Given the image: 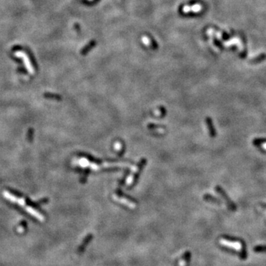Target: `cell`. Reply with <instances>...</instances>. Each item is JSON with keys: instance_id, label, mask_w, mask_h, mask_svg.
Instances as JSON below:
<instances>
[{"instance_id": "obj_1", "label": "cell", "mask_w": 266, "mask_h": 266, "mask_svg": "<svg viewBox=\"0 0 266 266\" xmlns=\"http://www.w3.org/2000/svg\"><path fill=\"white\" fill-rule=\"evenodd\" d=\"M147 161L146 158H141V159L140 160L139 163H138V166H137V171H136V172L135 173L133 179H132V183H131V184L127 187V189H128V190L132 188L137 185V183H138V180H139L140 175H141L142 171H143V169L144 168L146 164H147Z\"/></svg>"}, {"instance_id": "obj_2", "label": "cell", "mask_w": 266, "mask_h": 266, "mask_svg": "<svg viewBox=\"0 0 266 266\" xmlns=\"http://www.w3.org/2000/svg\"><path fill=\"white\" fill-rule=\"evenodd\" d=\"M215 190H216V192H217L219 194H220V195L223 197V199L225 200L228 209L232 211V212H235V211L237 209V206H236L235 203H233V201H232V200L231 199L230 197H228V195L227 194L226 191H225L224 189H223V188L220 186H216Z\"/></svg>"}, {"instance_id": "obj_3", "label": "cell", "mask_w": 266, "mask_h": 266, "mask_svg": "<svg viewBox=\"0 0 266 266\" xmlns=\"http://www.w3.org/2000/svg\"><path fill=\"white\" fill-rule=\"evenodd\" d=\"M24 208H25V211L27 213L30 214L33 216V217H36V219L38 220H39L40 222H44V221L45 220L43 214H42L39 212H38V211L34 209V208H32V207L26 206H25Z\"/></svg>"}, {"instance_id": "obj_4", "label": "cell", "mask_w": 266, "mask_h": 266, "mask_svg": "<svg viewBox=\"0 0 266 266\" xmlns=\"http://www.w3.org/2000/svg\"><path fill=\"white\" fill-rule=\"evenodd\" d=\"M205 121H206V126L208 127V133H209L210 137L211 138H215L216 135H217V132H216L215 127L214 125L213 120L210 117H206L205 119Z\"/></svg>"}, {"instance_id": "obj_5", "label": "cell", "mask_w": 266, "mask_h": 266, "mask_svg": "<svg viewBox=\"0 0 266 266\" xmlns=\"http://www.w3.org/2000/svg\"><path fill=\"white\" fill-rule=\"evenodd\" d=\"M79 155L83 157V158H86V159H87L89 162H90L91 163H93V164L100 165L103 163V161H102L101 159H98V158H94L93 156L90 155H89V154H86V153H81V154H79Z\"/></svg>"}, {"instance_id": "obj_6", "label": "cell", "mask_w": 266, "mask_h": 266, "mask_svg": "<svg viewBox=\"0 0 266 266\" xmlns=\"http://www.w3.org/2000/svg\"><path fill=\"white\" fill-rule=\"evenodd\" d=\"M115 193H116V194H117V196H118V197H121V198H123V199L127 200L129 202H131V203H134V204H136V203H137V201H135V200L134 198H132V197H129V196H128L127 194H124V193H123V192L121 191V187H120V186H118V188H116Z\"/></svg>"}, {"instance_id": "obj_7", "label": "cell", "mask_w": 266, "mask_h": 266, "mask_svg": "<svg viewBox=\"0 0 266 266\" xmlns=\"http://www.w3.org/2000/svg\"><path fill=\"white\" fill-rule=\"evenodd\" d=\"M203 199H204L205 200H206L207 202H210V203H214V204H222V202H221L220 200H219L218 198L214 197V196L211 195L210 194H205L204 195H203Z\"/></svg>"}, {"instance_id": "obj_8", "label": "cell", "mask_w": 266, "mask_h": 266, "mask_svg": "<svg viewBox=\"0 0 266 266\" xmlns=\"http://www.w3.org/2000/svg\"><path fill=\"white\" fill-rule=\"evenodd\" d=\"M252 143H253V146H256V147H259V146H261V145L265 144L266 138H254V139L252 141Z\"/></svg>"}, {"instance_id": "obj_9", "label": "cell", "mask_w": 266, "mask_h": 266, "mask_svg": "<svg viewBox=\"0 0 266 266\" xmlns=\"http://www.w3.org/2000/svg\"><path fill=\"white\" fill-rule=\"evenodd\" d=\"M253 250L257 253H266V245H257Z\"/></svg>"}, {"instance_id": "obj_10", "label": "cell", "mask_w": 266, "mask_h": 266, "mask_svg": "<svg viewBox=\"0 0 266 266\" xmlns=\"http://www.w3.org/2000/svg\"><path fill=\"white\" fill-rule=\"evenodd\" d=\"M147 128L152 130V129H164L165 127L161 125H156L155 123H149L147 125Z\"/></svg>"}, {"instance_id": "obj_11", "label": "cell", "mask_w": 266, "mask_h": 266, "mask_svg": "<svg viewBox=\"0 0 266 266\" xmlns=\"http://www.w3.org/2000/svg\"><path fill=\"white\" fill-rule=\"evenodd\" d=\"M46 98H54V99L56 100H60L61 99V96H58V95H55V94H50V93H47V94L44 95Z\"/></svg>"}, {"instance_id": "obj_12", "label": "cell", "mask_w": 266, "mask_h": 266, "mask_svg": "<svg viewBox=\"0 0 266 266\" xmlns=\"http://www.w3.org/2000/svg\"><path fill=\"white\" fill-rule=\"evenodd\" d=\"M125 151H126V146H125V144H123L121 149V151H120L119 152H118L117 156H118V158H121L122 156L123 155V154H124Z\"/></svg>"}, {"instance_id": "obj_13", "label": "cell", "mask_w": 266, "mask_h": 266, "mask_svg": "<svg viewBox=\"0 0 266 266\" xmlns=\"http://www.w3.org/2000/svg\"><path fill=\"white\" fill-rule=\"evenodd\" d=\"M261 207H263V208H266V203H260Z\"/></svg>"}]
</instances>
